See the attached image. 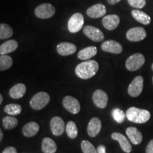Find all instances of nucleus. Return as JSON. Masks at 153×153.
<instances>
[{
	"label": "nucleus",
	"instance_id": "obj_1",
	"mask_svg": "<svg viewBox=\"0 0 153 153\" xmlns=\"http://www.w3.org/2000/svg\"><path fill=\"white\" fill-rule=\"evenodd\" d=\"M99 70V64L95 60H87L79 63L75 68V73L82 79L93 77Z\"/></svg>",
	"mask_w": 153,
	"mask_h": 153
},
{
	"label": "nucleus",
	"instance_id": "obj_2",
	"mask_svg": "<svg viewBox=\"0 0 153 153\" xmlns=\"http://www.w3.org/2000/svg\"><path fill=\"white\" fill-rule=\"evenodd\" d=\"M126 118L135 123H145L150 118V113L148 110L131 107L126 113Z\"/></svg>",
	"mask_w": 153,
	"mask_h": 153
},
{
	"label": "nucleus",
	"instance_id": "obj_3",
	"mask_svg": "<svg viewBox=\"0 0 153 153\" xmlns=\"http://www.w3.org/2000/svg\"><path fill=\"white\" fill-rule=\"evenodd\" d=\"M50 101V96L45 91L36 94L30 101V105L34 110H41L45 108Z\"/></svg>",
	"mask_w": 153,
	"mask_h": 153
},
{
	"label": "nucleus",
	"instance_id": "obj_4",
	"mask_svg": "<svg viewBox=\"0 0 153 153\" xmlns=\"http://www.w3.org/2000/svg\"><path fill=\"white\" fill-rule=\"evenodd\" d=\"M145 56L141 53H135L130 56L126 60V67L128 70L131 72L136 71L140 68H142L145 64Z\"/></svg>",
	"mask_w": 153,
	"mask_h": 153
},
{
	"label": "nucleus",
	"instance_id": "obj_5",
	"mask_svg": "<svg viewBox=\"0 0 153 153\" xmlns=\"http://www.w3.org/2000/svg\"><path fill=\"white\" fill-rule=\"evenodd\" d=\"M55 9L53 5L49 3H44L38 5L35 9V15L41 19H50L54 16Z\"/></svg>",
	"mask_w": 153,
	"mask_h": 153
},
{
	"label": "nucleus",
	"instance_id": "obj_6",
	"mask_svg": "<svg viewBox=\"0 0 153 153\" xmlns=\"http://www.w3.org/2000/svg\"><path fill=\"white\" fill-rule=\"evenodd\" d=\"M83 15L80 13H75L69 19L68 23V30L70 33H75L76 32H79L80 30L83 28L84 22Z\"/></svg>",
	"mask_w": 153,
	"mask_h": 153
},
{
	"label": "nucleus",
	"instance_id": "obj_7",
	"mask_svg": "<svg viewBox=\"0 0 153 153\" xmlns=\"http://www.w3.org/2000/svg\"><path fill=\"white\" fill-rule=\"evenodd\" d=\"M144 79L142 76H137L134 78L131 83L130 84L128 93L132 97H137L140 95L143 90Z\"/></svg>",
	"mask_w": 153,
	"mask_h": 153
},
{
	"label": "nucleus",
	"instance_id": "obj_8",
	"mask_svg": "<svg viewBox=\"0 0 153 153\" xmlns=\"http://www.w3.org/2000/svg\"><path fill=\"white\" fill-rule=\"evenodd\" d=\"M83 33L85 35L94 42H101L104 39V35L100 29L92 26H87L83 28Z\"/></svg>",
	"mask_w": 153,
	"mask_h": 153
},
{
	"label": "nucleus",
	"instance_id": "obj_9",
	"mask_svg": "<svg viewBox=\"0 0 153 153\" xmlns=\"http://www.w3.org/2000/svg\"><path fill=\"white\" fill-rule=\"evenodd\" d=\"M147 33L143 27H135L129 29L126 33V38L131 42H139L144 40Z\"/></svg>",
	"mask_w": 153,
	"mask_h": 153
},
{
	"label": "nucleus",
	"instance_id": "obj_10",
	"mask_svg": "<svg viewBox=\"0 0 153 153\" xmlns=\"http://www.w3.org/2000/svg\"><path fill=\"white\" fill-rule=\"evenodd\" d=\"M64 108L71 114H76L80 111V104L77 99L71 96H66L62 100Z\"/></svg>",
	"mask_w": 153,
	"mask_h": 153
},
{
	"label": "nucleus",
	"instance_id": "obj_11",
	"mask_svg": "<svg viewBox=\"0 0 153 153\" xmlns=\"http://www.w3.org/2000/svg\"><path fill=\"white\" fill-rule=\"evenodd\" d=\"M50 127L53 135L55 136H60L64 133L65 125L62 118L59 116H55L50 122Z\"/></svg>",
	"mask_w": 153,
	"mask_h": 153
},
{
	"label": "nucleus",
	"instance_id": "obj_12",
	"mask_svg": "<svg viewBox=\"0 0 153 153\" xmlns=\"http://www.w3.org/2000/svg\"><path fill=\"white\" fill-rule=\"evenodd\" d=\"M101 49L104 52L113 53V54H120L123 52V47L118 42L114 40H108L104 41L101 45Z\"/></svg>",
	"mask_w": 153,
	"mask_h": 153
},
{
	"label": "nucleus",
	"instance_id": "obj_13",
	"mask_svg": "<svg viewBox=\"0 0 153 153\" xmlns=\"http://www.w3.org/2000/svg\"><path fill=\"white\" fill-rule=\"evenodd\" d=\"M92 99L96 106L100 108H105L107 106L108 97L107 94L101 89H97L93 94Z\"/></svg>",
	"mask_w": 153,
	"mask_h": 153
},
{
	"label": "nucleus",
	"instance_id": "obj_14",
	"mask_svg": "<svg viewBox=\"0 0 153 153\" xmlns=\"http://www.w3.org/2000/svg\"><path fill=\"white\" fill-rule=\"evenodd\" d=\"M106 14V7L102 4H97L89 7L87 10L88 16L92 19H98L105 16Z\"/></svg>",
	"mask_w": 153,
	"mask_h": 153
},
{
	"label": "nucleus",
	"instance_id": "obj_15",
	"mask_svg": "<svg viewBox=\"0 0 153 153\" xmlns=\"http://www.w3.org/2000/svg\"><path fill=\"white\" fill-rule=\"evenodd\" d=\"M120 24V18L116 14H110L105 16L102 19V24L106 29L113 30L116 29Z\"/></svg>",
	"mask_w": 153,
	"mask_h": 153
},
{
	"label": "nucleus",
	"instance_id": "obj_16",
	"mask_svg": "<svg viewBox=\"0 0 153 153\" xmlns=\"http://www.w3.org/2000/svg\"><path fill=\"white\" fill-rule=\"evenodd\" d=\"M76 51V45L69 42H62L57 45V52L62 56H68L74 54Z\"/></svg>",
	"mask_w": 153,
	"mask_h": 153
},
{
	"label": "nucleus",
	"instance_id": "obj_17",
	"mask_svg": "<svg viewBox=\"0 0 153 153\" xmlns=\"http://www.w3.org/2000/svg\"><path fill=\"white\" fill-rule=\"evenodd\" d=\"M101 129V121L99 118H92L87 126L88 135L91 137H95L99 135Z\"/></svg>",
	"mask_w": 153,
	"mask_h": 153
},
{
	"label": "nucleus",
	"instance_id": "obj_18",
	"mask_svg": "<svg viewBox=\"0 0 153 153\" xmlns=\"http://www.w3.org/2000/svg\"><path fill=\"white\" fill-rule=\"evenodd\" d=\"M112 139L114 140L118 141L120 145V148L123 150L124 152L126 153H130L132 151V146L131 143L128 141V140L126 138V136L122 135L121 133H113L111 135Z\"/></svg>",
	"mask_w": 153,
	"mask_h": 153
},
{
	"label": "nucleus",
	"instance_id": "obj_19",
	"mask_svg": "<svg viewBox=\"0 0 153 153\" xmlns=\"http://www.w3.org/2000/svg\"><path fill=\"white\" fill-rule=\"evenodd\" d=\"M126 135L131 142L134 145L140 144L143 140V135L141 132L135 127H129L126 129Z\"/></svg>",
	"mask_w": 153,
	"mask_h": 153
},
{
	"label": "nucleus",
	"instance_id": "obj_20",
	"mask_svg": "<svg viewBox=\"0 0 153 153\" xmlns=\"http://www.w3.org/2000/svg\"><path fill=\"white\" fill-rule=\"evenodd\" d=\"M19 46L18 42L15 40H9L0 45V54L8 55L16 51Z\"/></svg>",
	"mask_w": 153,
	"mask_h": 153
},
{
	"label": "nucleus",
	"instance_id": "obj_21",
	"mask_svg": "<svg viewBox=\"0 0 153 153\" xmlns=\"http://www.w3.org/2000/svg\"><path fill=\"white\" fill-rule=\"evenodd\" d=\"M39 125L36 122H29L26 123L22 128V133L26 137H33L39 131Z\"/></svg>",
	"mask_w": 153,
	"mask_h": 153
},
{
	"label": "nucleus",
	"instance_id": "obj_22",
	"mask_svg": "<svg viewBox=\"0 0 153 153\" xmlns=\"http://www.w3.org/2000/svg\"><path fill=\"white\" fill-rule=\"evenodd\" d=\"M26 91V85L24 84L19 83L13 86L9 90V96L12 99H20L24 97Z\"/></svg>",
	"mask_w": 153,
	"mask_h": 153
},
{
	"label": "nucleus",
	"instance_id": "obj_23",
	"mask_svg": "<svg viewBox=\"0 0 153 153\" xmlns=\"http://www.w3.org/2000/svg\"><path fill=\"white\" fill-rule=\"evenodd\" d=\"M97 54V48L95 46H89L81 50L77 54L78 58L82 60H88Z\"/></svg>",
	"mask_w": 153,
	"mask_h": 153
},
{
	"label": "nucleus",
	"instance_id": "obj_24",
	"mask_svg": "<svg viewBox=\"0 0 153 153\" xmlns=\"http://www.w3.org/2000/svg\"><path fill=\"white\" fill-rule=\"evenodd\" d=\"M132 16L137 22H138L140 24L144 25H148L151 22L150 16L146 14V13L143 12L142 11L140 10H133L131 12Z\"/></svg>",
	"mask_w": 153,
	"mask_h": 153
},
{
	"label": "nucleus",
	"instance_id": "obj_25",
	"mask_svg": "<svg viewBox=\"0 0 153 153\" xmlns=\"http://www.w3.org/2000/svg\"><path fill=\"white\" fill-rule=\"evenodd\" d=\"M57 150L56 143L50 137H45L42 141V151L43 153H55Z\"/></svg>",
	"mask_w": 153,
	"mask_h": 153
},
{
	"label": "nucleus",
	"instance_id": "obj_26",
	"mask_svg": "<svg viewBox=\"0 0 153 153\" xmlns=\"http://www.w3.org/2000/svg\"><path fill=\"white\" fill-rule=\"evenodd\" d=\"M18 125L17 118L12 116H5L2 119L3 128L6 130H11L16 128Z\"/></svg>",
	"mask_w": 153,
	"mask_h": 153
},
{
	"label": "nucleus",
	"instance_id": "obj_27",
	"mask_svg": "<svg viewBox=\"0 0 153 153\" xmlns=\"http://www.w3.org/2000/svg\"><path fill=\"white\" fill-rule=\"evenodd\" d=\"M13 60L8 55H1L0 56V70L4 71L12 66Z\"/></svg>",
	"mask_w": 153,
	"mask_h": 153
},
{
	"label": "nucleus",
	"instance_id": "obj_28",
	"mask_svg": "<svg viewBox=\"0 0 153 153\" xmlns=\"http://www.w3.org/2000/svg\"><path fill=\"white\" fill-rule=\"evenodd\" d=\"M13 35V30L10 26L6 24H0V39H7Z\"/></svg>",
	"mask_w": 153,
	"mask_h": 153
},
{
	"label": "nucleus",
	"instance_id": "obj_29",
	"mask_svg": "<svg viewBox=\"0 0 153 153\" xmlns=\"http://www.w3.org/2000/svg\"><path fill=\"white\" fill-rule=\"evenodd\" d=\"M22 109V106L19 104H9L4 107V111L5 113H7L9 115H11V116H16V115L21 114Z\"/></svg>",
	"mask_w": 153,
	"mask_h": 153
},
{
	"label": "nucleus",
	"instance_id": "obj_30",
	"mask_svg": "<svg viewBox=\"0 0 153 153\" xmlns=\"http://www.w3.org/2000/svg\"><path fill=\"white\" fill-rule=\"evenodd\" d=\"M66 133L70 138L74 139L78 135V130L74 122L69 121L66 126Z\"/></svg>",
	"mask_w": 153,
	"mask_h": 153
},
{
	"label": "nucleus",
	"instance_id": "obj_31",
	"mask_svg": "<svg viewBox=\"0 0 153 153\" xmlns=\"http://www.w3.org/2000/svg\"><path fill=\"white\" fill-rule=\"evenodd\" d=\"M111 115L115 121L117 122L118 123H123L126 117V114L125 113L118 108H114L111 111Z\"/></svg>",
	"mask_w": 153,
	"mask_h": 153
},
{
	"label": "nucleus",
	"instance_id": "obj_32",
	"mask_svg": "<svg viewBox=\"0 0 153 153\" xmlns=\"http://www.w3.org/2000/svg\"><path fill=\"white\" fill-rule=\"evenodd\" d=\"M81 148L83 153H98L94 145L88 140H83L81 143Z\"/></svg>",
	"mask_w": 153,
	"mask_h": 153
},
{
	"label": "nucleus",
	"instance_id": "obj_33",
	"mask_svg": "<svg viewBox=\"0 0 153 153\" xmlns=\"http://www.w3.org/2000/svg\"><path fill=\"white\" fill-rule=\"evenodd\" d=\"M128 2L132 7L135 9H143L146 4L145 0H128Z\"/></svg>",
	"mask_w": 153,
	"mask_h": 153
},
{
	"label": "nucleus",
	"instance_id": "obj_34",
	"mask_svg": "<svg viewBox=\"0 0 153 153\" xmlns=\"http://www.w3.org/2000/svg\"><path fill=\"white\" fill-rule=\"evenodd\" d=\"M145 152H146V153H153V139L151 140L148 145H147Z\"/></svg>",
	"mask_w": 153,
	"mask_h": 153
},
{
	"label": "nucleus",
	"instance_id": "obj_35",
	"mask_svg": "<svg viewBox=\"0 0 153 153\" xmlns=\"http://www.w3.org/2000/svg\"><path fill=\"white\" fill-rule=\"evenodd\" d=\"M2 153H17L16 148L14 147H7L3 150Z\"/></svg>",
	"mask_w": 153,
	"mask_h": 153
},
{
	"label": "nucleus",
	"instance_id": "obj_36",
	"mask_svg": "<svg viewBox=\"0 0 153 153\" xmlns=\"http://www.w3.org/2000/svg\"><path fill=\"white\" fill-rule=\"evenodd\" d=\"M97 152L98 153H106V147L103 145H99V147L97 148Z\"/></svg>",
	"mask_w": 153,
	"mask_h": 153
},
{
	"label": "nucleus",
	"instance_id": "obj_37",
	"mask_svg": "<svg viewBox=\"0 0 153 153\" xmlns=\"http://www.w3.org/2000/svg\"><path fill=\"white\" fill-rule=\"evenodd\" d=\"M121 1V0H107V1H108V3L109 4L111 5H114L116 4H117L119 2V1Z\"/></svg>",
	"mask_w": 153,
	"mask_h": 153
},
{
	"label": "nucleus",
	"instance_id": "obj_38",
	"mask_svg": "<svg viewBox=\"0 0 153 153\" xmlns=\"http://www.w3.org/2000/svg\"><path fill=\"white\" fill-rule=\"evenodd\" d=\"M2 138H3V133H2V131H0V140H2Z\"/></svg>",
	"mask_w": 153,
	"mask_h": 153
},
{
	"label": "nucleus",
	"instance_id": "obj_39",
	"mask_svg": "<svg viewBox=\"0 0 153 153\" xmlns=\"http://www.w3.org/2000/svg\"><path fill=\"white\" fill-rule=\"evenodd\" d=\"M2 101H3V97H2V95L0 94V104H1V103H2Z\"/></svg>",
	"mask_w": 153,
	"mask_h": 153
},
{
	"label": "nucleus",
	"instance_id": "obj_40",
	"mask_svg": "<svg viewBox=\"0 0 153 153\" xmlns=\"http://www.w3.org/2000/svg\"><path fill=\"white\" fill-rule=\"evenodd\" d=\"M152 71H153V63H152Z\"/></svg>",
	"mask_w": 153,
	"mask_h": 153
},
{
	"label": "nucleus",
	"instance_id": "obj_41",
	"mask_svg": "<svg viewBox=\"0 0 153 153\" xmlns=\"http://www.w3.org/2000/svg\"><path fill=\"white\" fill-rule=\"evenodd\" d=\"M152 84H153V76H152Z\"/></svg>",
	"mask_w": 153,
	"mask_h": 153
}]
</instances>
